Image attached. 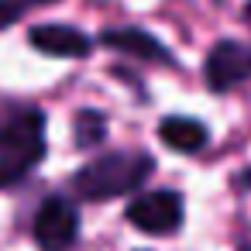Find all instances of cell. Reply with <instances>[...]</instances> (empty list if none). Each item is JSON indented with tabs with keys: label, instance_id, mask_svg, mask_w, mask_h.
I'll return each instance as SVG.
<instances>
[{
	"label": "cell",
	"instance_id": "cell-8",
	"mask_svg": "<svg viewBox=\"0 0 251 251\" xmlns=\"http://www.w3.org/2000/svg\"><path fill=\"white\" fill-rule=\"evenodd\" d=\"M158 138L172 148V151H182V155H196V151H203L206 148V141H210V131L200 124V121H193V117H165L162 124H158Z\"/></svg>",
	"mask_w": 251,
	"mask_h": 251
},
{
	"label": "cell",
	"instance_id": "cell-3",
	"mask_svg": "<svg viewBox=\"0 0 251 251\" xmlns=\"http://www.w3.org/2000/svg\"><path fill=\"white\" fill-rule=\"evenodd\" d=\"M79 237V210L66 196H49L35 213V241L42 251H69Z\"/></svg>",
	"mask_w": 251,
	"mask_h": 251
},
{
	"label": "cell",
	"instance_id": "cell-11",
	"mask_svg": "<svg viewBox=\"0 0 251 251\" xmlns=\"http://www.w3.org/2000/svg\"><path fill=\"white\" fill-rule=\"evenodd\" d=\"M234 186H237V189H251V165L237 176V182H234Z\"/></svg>",
	"mask_w": 251,
	"mask_h": 251
},
{
	"label": "cell",
	"instance_id": "cell-12",
	"mask_svg": "<svg viewBox=\"0 0 251 251\" xmlns=\"http://www.w3.org/2000/svg\"><path fill=\"white\" fill-rule=\"evenodd\" d=\"M244 21L251 25V0H248V7H244Z\"/></svg>",
	"mask_w": 251,
	"mask_h": 251
},
{
	"label": "cell",
	"instance_id": "cell-7",
	"mask_svg": "<svg viewBox=\"0 0 251 251\" xmlns=\"http://www.w3.org/2000/svg\"><path fill=\"white\" fill-rule=\"evenodd\" d=\"M100 42L114 52H124V55H134L141 62H158V66H169L172 62V52L148 31L141 28H107L100 35Z\"/></svg>",
	"mask_w": 251,
	"mask_h": 251
},
{
	"label": "cell",
	"instance_id": "cell-9",
	"mask_svg": "<svg viewBox=\"0 0 251 251\" xmlns=\"http://www.w3.org/2000/svg\"><path fill=\"white\" fill-rule=\"evenodd\" d=\"M73 131H76V145H79V148L103 145V138H107V117H103L100 110H79Z\"/></svg>",
	"mask_w": 251,
	"mask_h": 251
},
{
	"label": "cell",
	"instance_id": "cell-6",
	"mask_svg": "<svg viewBox=\"0 0 251 251\" xmlns=\"http://www.w3.org/2000/svg\"><path fill=\"white\" fill-rule=\"evenodd\" d=\"M31 45L45 55H55V59H83L93 49L90 35H83L79 28H69V25H38V28H31Z\"/></svg>",
	"mask_w": 251,
	"mask_h": 251
},
{
	"label": "cell",
	"instance_id": "cell-2",
	"mask_svg": "<svg viewBox=\"0 0 251 251\" xmlns=\"http://www.w3.org/2000/svg\"><path fill=\"white\" fill-rule=\"evenodd\" d=\"M45 158V114L21 110L7 127H0V189L25 179Z\"/></svg>",
	"mask_w": 251,
	"mask_h": 251
},
{
	"label": "cell",
	"instance_id": "cell-1",
	"mask_svg": "<svg viewBox=\"0 0 251 251\" xmlns=\"http://www.w3.org/2000/svg\"><path fill=\"white\" fill-rule=\"evenodd\" d=\"M155 169V158L148 151H107L93 162H86L76 176H73V189L83 200H114L124 193H134Z\"/></svg>",
	"mask_w": 251,
	"mask_h": 251
},
{
	"label": "cell",
	"instance_id": "cell-5",
	"mask_svg": "<svg viewBox=\"0 0 251 251\" xmlns=\"http://www.w3.org/2000/svg\"><path fill=\"white\" fill-rule=\"evenodd\" d=\"M251 79V49L241 42H217L206 55V83L213 93H227Z\"/></svg>",
	"mask_w": 251,
	"mask_h": 251
},
{
	"label": "cell",
	"instance_id": "cell-4",
	"mask_svg": "<svg viewBox=\"0 0 251 251\" xmlns=\"http://www.w3.org/2000/svg\"><path fill=\"white\" fill-rule=\"evenodd\" d=\"M182 213H186L182 196L172 193V189L145 193V196L131 200V206H127V220H131L138 230H145V234H158V237L176 234V230L182 227Z\"/></svg>",
	"mask_w": 251,
	"mask_h": 251
},
{
	"label": "cell",
	"instance_id": "cell-10",
	"mask_svg": "<svg viewBox=\"0 0 251 251\" xmlns=\"http://www.w3.org/2000/svg\"><path fill=\"white\" fill-rule=\"evenodd\" d=\"M38 4H52V0H0V28H7V25H14L18 18H25L31 7H38Z\"/></svg>",
	"mask_w": 251,
	"mask_h": 251
}]
</instances>
